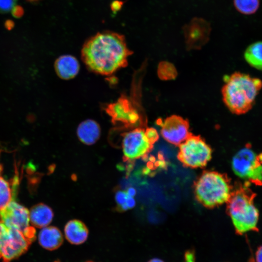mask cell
I'll use <instances>...</instances> for the list:
<instances>
[{"label":"cell","mask_w":262,"mask_h":262,"mask_svg":"<svg viewBox=\"0 0 262 262\" xmlns=\"http://www.w3.org/2000/svg\"><path fill=\"white\" fill-rule=\"evenodd\" d=\"M212 27L206 19L194 17L182 27L186 46L188 49H198L209 40Z\"/></svg>","instance_id":"11"},{"label":"cell","mask_w":262,"mask_h":262,"mask_svg":"<svg viewBox=\"0 0 262 262\" xmlns=\"http://www.w3.org/2000/svg\"><path fill=\"white\" fill-rule=\"evenodd\" d=\"M17 186L12 183L11 186L8 181L0 177V211L15 199Z\"/></svg>","instance_id":"19"},{"label":"cell","mask_w":262,"mask_h":262,"mask_svg":"<svg viewBox=\"0 0 262 262\" xmlns=\"http://www.w3.org/2000/svg\"><path fill=\"white\" fill-rule=\"evenodd\" d=\"M18 0H0V13H7L16 7Z\"/></svg>","instance_id":"23"},{"label":"cell","mask_w":262,"mask_h":262,"mask_svg":"<svg viewBox=\"0 0 262 262\" xmlns=\"http://www.w3.org/2000/svg\"><path fill=\"white\" fill-rule=\"evenodd\" d=\"M64 241L60 230L54 226H47L42 228L38 234V242L44 248L54 250L58 248Z\"/></svg>","instance_id":"16"},{"label":"cell","mask_w":262,"mask_h":262,"mask_svg":"<svg viewBox=\"0 0 262 262\" xmlns=\"http://www.w3.org/2000/svg\"><path fill=\"white\" fill-rule=\"evenodd\" d=\"M183 262H196V253L194 249H187L184 254Z\"/></svg>","instance_id":"25"},{"label":"cell","mask_w":262,"mask_h":262,"mask_svg":"<svg viewBox=\"0 0 262 262\" xmlns=\"http://www.w3.org/2000/svg\"><path fill=\"white\" fill-rule=\"evenodd\" d=\"M147 262H164L160 259L155 258L150 259Z\"/></svg>","instance_id":"28"},{"label":"cell","mask_w":262,"mask_h":262,"mask_svg":"<svg viewBox=\"0 0 262 262\" xmlns=\"http://www.w3.org/2000/svg\"><path fill=\"white\" fill-rule=\"evenodd\" d=\"M249 183L247 182L233 190L227 202V213L239 235L258 229L259 213L254 202L256 194L249 188Z\"/></svg>","instance_id":"3"},{"label":"cell","mask_w":262,"mask_h":262,"mask_svg":"<svg viewBox=\"0 0 262 262\" xmlns=\"http://www.w3.org/2000/svg\"><path fill=\"white\" fill-rule=\"evenodd\" d=\"M233 6L239 13L244 15H251L258 10L260 0H233Z\"/></svg>","instance_id":"20"},{"label":"cell","mask_w":262,"mask_h":262,"mask_svg":"<svg viewBox=\"0 0 262 262\" xmlns=\"http://www.w3.org/2000/svg\"><path fill=\"white\" fill-rule=\"evenodd\" d=\"M91 262V261H88V262Z\"/></svg>","instance_id":"31"},{"label":"cell","mask_w":262,"mask_h":262,"mask_svg":"<svg viewBox=\"0 0 262 262\" xmlns=\"http://www.w3.org/2000/svg\"><path fill=\"white\" fill-rule=\"evenodd\" d=\"M132 53L124 35L107 31L98 32L85 41L81 58L90 71L110 76L128 65Z\"/></svg>","instance_id":"1"},{"label":"cell","mask_w":262,"mask_h":262,"mask_svg":"<svg viewBox=\"0 0 262 262\" xmlns=\"http://www.w3.org/2000/svg\"><path fill=\"white\" fill-rule=\"evenodd\" d=\"M153 145L144 128H134L123 134L122 150L128 160L132 161L144 157L151 151Z\"/></svg>","instance_id":"10"},{"label":"cell","mask_w":262,"mask_h":262,"mask_svg":"<svg viewBox=\"0 0 262 262\" xmlns=\"http://www.w3.org/2000/svg\"><path fill=\"white\" fill-rule=\"evenodd\" d=\"M123 5V2L120 0L113 1L111 4V8L113 12L119 11Z\"/></svg>","instance_id":"26"},{"label":"cell","mask_w":262,"mask_h":262,"mask_svg":"<svg viewBox=\"0 0 262 262\" xmlns=\"http://www.w3.org/2000/svg\"><path fill=\"white\" fill-rule=\"evenodd\" d=\"M114 124L125 128H136L141 122V116L132 102L126 96H121L116 101L108 104L105 109Z\"/></svg>","instance_id":"9"},{"label":"cell","mask_w":262,"mask_h":262,"mask_svg":"<svg viewBox=\"0 0 262 262\" xmlns=\"http://www.w3.org/2000/svg\"><path fill=\"white\" fill-rule=\"evenodd\" d=\"M115 200L121 210H127L132 208L135 205L133 196L127 191H119L115 194Z\"/></svg>","instance_id":"22"},{"label":"cell","mask_w":262,"mask_h":262,"mask_svg":"<svg viewBox=\"0 0 262 262\" xmlns=\"http://www.w3.org/2000/svg\"><path fill=\"white\" fill-rule=\"evenodd\" d=\"M147 136L153 145L159 139V134L157 130L153 128H147L145 129Z\"/></svg>","instance_id":"24"},{"label":"cell","mask_w":262,"mask_h":262,"mask_svg":"<svg viewBox=\"0 0 262 262\" xmlns=\"http://www.w3.org/2000/svg\"><path fill=\"white\" fill-rule=\"evenodd\" d=\"M77 134L82 143L86 145H92L99 139L101 128L96 121L90 119H86L78 125Z\"/></svg>","instance_id":"15"},{"label":"cell","mask_w":262,"mask_h":262,"mask_svg":"<svg viewBox=\"0 0 262 262\" xmlns=\"http://www.w3.org/2000/svg\"><path fill=\"white\" fill-rule=\"evenodd\" d=\"M2 167L1 164H0V175L2 172Z\"/></svg>","instance_id":"30"},{"label":"cell","mask_w":262,"mask_h":262,"mask_svg":"<svg viewBox=\"0 0 262 262\" xmlns=\"http://www.w3.org/2000/svg\"><path fill=\"white\" fill-rule=\"evenodd\" d=\"M54 69L58 76L62 79L68 80L75 78L80 70V64L74 56L63 55L55 61Z\"/></svg>","instance_id":"13"},{"label":"cell","mask_w":262,"mask_h":262,"mask_svg":"<svg viewBox=\"0 0 262 262\" xmlns=\"http://www.w3.org/2000/svg\"><path fill=\"white\" fill-rule=\"evenodd\" d=\"M29 216L32 225L38 228H43L51 222L53 212L49 206L40 203L32 207L29 212Z\"/></svg>","instance_id":"17"},{"label":"cell","mask_w":262,"mask_h":262,"mask_svg":"<svg viewBox=\"0 0 262 262\" xmlns=\"http://www.w3.org/2000/svg\"><path fill=\"white\" fill-rule=\"evenodd\" d=\"M159 77L163 80L174 79L177 72L175 66L168 62H162L158 66L157 70Z\"/></svg>","instance_id":"21"},{"label":"cell","mask_w":262,"mask_h":262,"mask_svg":"<svg viewBox=\"0 0 262 262\" xmlns=\"http://www.w3.org/2000/svg\"><path fill=\"white\" fill-rule=\"evenodd\" d=\"M178 158L186 167L205 166L212 158V150L200 136L192 133L179 146Z\"/></svg>","instance_id":"6"},{"label":"cell","mask_w":262,"mask_h":262,"mask_svg":"<svg viewBox=\"0 0 262 262\" xmlns=\"http://www.w3.org/2000/svg\"><path fill=\"white\" fill-rule=\"evenodd\" d=\"M262 87V81L249 75L236 72L226 76L222 88L223 100L233 114L242 115L252 108Z\"/></svg>","instance_id":"2"},{"label":"cell","mask_w":262,"mask_h":262,"mask_svg":"<svg viewBox=\"0 0 262 262\" xmlns=\"http://www.w3.org/2000/svg\"><path fill=\"white\" fill-rule=\"evenodd\" d=\"M32 243L17 229L0 219V260L10 262L24 253Z\"/></svg>","instance_id":"7"},{"label":"cell","mask_w":262,"mask_h":262,"mask_svg":"<svg viewBox=\"0 0 262 262\" xmlns=\"http://www.w3.org/2000/svg\"><path fill=\"white\" fill-rule=\"evenodd\" d=\"M232 191L233 188L227 176L216 171L203 172L194 184L196 199L208 208L227 203Z\"/></svg>","instance_id":"4"},{"label":"cell","mask_w":262,"mask_h":262,"mask_svg":"<svg viewBox=\"0 0 262 262\" xmlns=\"http://www.w3.org/2000/svg\"><path fill=\"white\" fill-rule=\"evenodd\" d=\"M158 124L161 127V134L164 139L176 146L180 144L191 133L188 121L177 115L158 120Z\"/></svg>","instance_id":"12"},{"label":"cell","mask_w":262,"mask_h":262,"mask_svg":"<svg viewBox=\"0 0 262 262\" xmlns=\"http://www.w3.org/2000/svg\"><path fill=\"white\" fill-rule=\"evenodd\" d=\"M28 1H30V2H35V1H37L39 0H26Z\"/></svg>","instance_id":"29"},{"label":"cell","mask_w":262,"mask_h":262,"mask_svg":"<svg viewBox=\"0 0 262 262\" xmlns=\"http://www.w3.org/2000/svg\"><path fill=\"white\" fill-rule=\"evenodd\" d=\"M256 262H262V246H259L255 253Z\"/></svg>","instance_id":"27"},{"label":"cell","mask_w":262,"mask_h":262,"mask_svg":"<svg viewBox=\"0 0 262 262\" xmlns=\"http://www.w3.org/2000/svg\"><path fill=\"white\" fill-rule=\"evenodd\" d=\"M0 219L8 227L19 230L31 243L35 239V229L30 225L29 211L14 200L0 211Z\"/></svg>","instance_id":"8"},{"label":"cell","mask_w":262,"mask_h":262,"mask_svg":"<svg viewBox=\"0 0 262 262\" xmlns=\"http://www.w3.org/2000/svg\"><path fill=\"white\" fill-rule=\"evenodd\" d=\"M244 58L250 66L262 71V41L250 44L245 51Z\"/></svg>","instance_id":"18"},{"label":"cell","mask_w":262,"mask_h":262,"mask_svg":"<svg viewBox=\"0 0 262 262\" xmlns=\"http://www.w3.org/2000/svg\"><path fill=\"white\" fill-rule=\"evenodd\" d=\"M64 233L66 239L70 244L78 245L86 241L89 231L83 222L78 219H72L66 224Z\"/></svg>","instance_id":"14"},{"label":"cell","mask_w":262,"mask_h":262,"mask_svg":"<svg viewBox=\"0 0 262 262\" xmlns=\"http://www.w3.org/2000/svg\"><path fill=\"white\" fill-rule=\"evenodd\" d=\"M231 166L234 173L247 182L262 184V153L258 154L248 146L244 147L233 157Z\"/></svg>","instance_id":"5"}]
</instances>
